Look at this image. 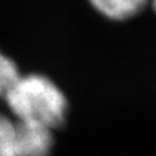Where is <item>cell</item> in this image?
Masks as SVG:
<instances>
[{"label": "cell", "mask_w": 156, "mask_h": 156, "mask_svg": "<svg viewBox=\"0 0 156 156\" xmlns=\"http://www.w3.org/2000/svg\"><path fill=\"white\" fill-rule=\"evenodd\" d=\"M4 111L14 121L56 131L65 125L69 101L50 77L39 73L20 74L3 96Z\"/></svg>", "instance_id": "1"}, {"label": "cell", "mask_w": 156, "mask_h": 156, "mask_svg": "<svg viewBox=\"0 0 156 156\" xmlns=\"http://www.w3.org/2000/svg\"><path fill=\"white\" fill-rule=\"evenodd\" d=\"M21 73L18 72L16 62L4 52L0 51V99L5 95L8 89L13 85Z\"/></svg>", "instance_id": "5"}, {"label": "cell", "mask_w": 156, "mask_h": 156, "mask_svg": "<svg viewBox=\"0 0 156 156\" xmlns=\"http://www.w3.org/2000/svg\"><path fill=\"white\" fill-rule=\"evenodd\" d=\"M55 131L18 122V156H52Z\"/></svg>", "instance_id": "2"}, {"label": "cell", "mask_w": 156, "mask_h": 156, "mask_svg": "<svg viewBox=\"0 0 156 156\" xmlns=\"http://www.w3.org/2000/svg\"><path fill=\"white\" fill-rule=\"evenodd\" d=\"M151 2H152V5H154V9L156 11V0H151Z\"/></svg>", "instance_id": "6"}, {"label": "cell", "mask_w": 156, "mask_h": 156, "mask_svg": "<svg viewBox=\"0 0 156 156\" xmlns=\"http://www.w3.org/2000/svg\"><path fill=\"white\" fill-rule=\"evenodd\" d=\"M148 0H89L96 12L113 21H122L139 13Z\"/></svg>", "instance_id": "3"}, {"label": "cell", "mask_w": 156, "mask_h": 156, "mask_svg": "<svg viewBox=\"0 0 156 156\" xmlns=\"http://www.w3.org/2000/svg\"><path fill=\"white\" fill-rule=\"evenodd\" d=\"M0 156H18V122L0 111Z\"/></svg>", "instance_id": "4"}]
</instances>
